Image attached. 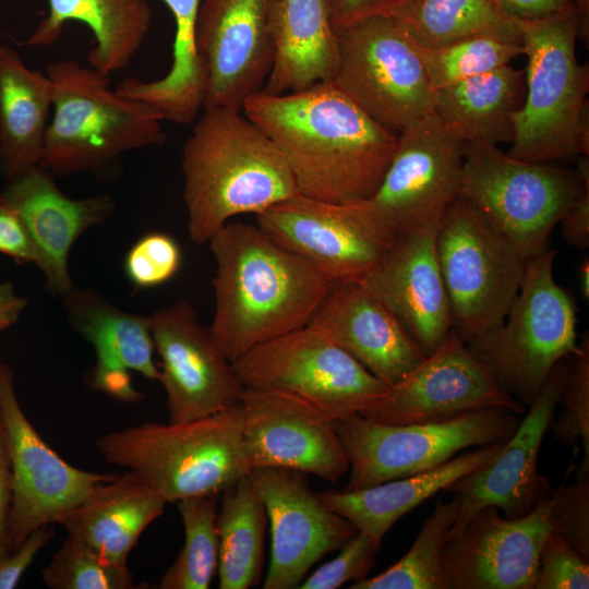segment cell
<instances>
[{"instance_id":"cell-31","label":"cell","mask_w":589,"mask_h":589,"mask_svg":"<svg viewBox=\"0 0 589 589\" xmlns=\"http://www.w3.org/2000/svg\"><path fill=\"white\" fill-rule=\"evenodd\" d=\"M525 94V73L506 64L434 92L433 112L465 143H512Z\"/></svg>"},{"instance_id":"cell-9","label":"cell","mask_w":589,"mask_h":589,"mask_svg":"<svg viewBox=\"0 0 589 589\" xmlns=\"http://www.w3.org/2000/svg\"><path fill=\"white\" fill-rule=\"evenodd\" d=\"M435 250L452 328L460 339L467 342L498 326L520 289L528 260L461 196L437 225Z\"/></svg>"},{"instance_id":"cell-16","label":"cell","mask_w":589,"mask_h":589,"mask_svg":"<svg viewBox=\"0 0 589 589\" xmlns=\"http://www.w3.org/2000/svg\"><path fill=\"white\" fill-rule=\"evenodd\" d=\"M491 407L518 416L527 410L497 385L452 328L432 353L359 414L381 423L409 424Z\"/></svg>"},{"instance_id":"cell-8","label":"cell","mask_w":589,"mask_h":589,"mask_svg":"<svg viewBox=\"0 0 589 589\" xmlns=\"http://www.w3.org/2000/svg\"><path fill=\"white\" fill-rule=\"evenodd\" d=\"M587 184V156L567 170L471 142L466 145L459 196L529 260L549 248L553 228Z\"/></svg>"},{"instance_id":"cell-11","label":"cell","mask_w":589,"mask_h":589,"mask_svg":"<svg viewBox=\"0 0 589 589\" xmlns=\"http://www.w3.org/2000/svg\"><path fill=\"white\" fill-rule=\"evenodd\" d=\"M339 62L332 83L373 120L400 133L433 111L418 45L392 14L336 31Z\"/></svg>"},{"instance_id":"cell-10","label":"cell","mask_w":589,"mask_h":589,"mask_svg":"<svg viewBox=\"0 0 589 589\" xmlns=\"http://www.w3.org/2000/svg\"><path fill=\"white\" fill-rule=\"evenodd\" d=\"M520 419L504 408H482L426 423L387 424L359 413L335 420L350 476L344 490L366 489L430 470L472 446L513 435Z\"/></svg>"},{"instance_id":"cell-17","label":"cell","mask_w":589,"mask_h":589,"mask_svg":"<svg viewBox=\"0 0 589 589\" xmlns=\"http://www.w3.org/2000/svg\"><path fill=\"white\" fill-rule=\"evenodd\" d=\"M149 318L169 422L202 419L239 402L243 386L232 362L190 302L178 301Z\"/></svg>"},{"instance_id":"cell-50","label":"cell","mask_w":589,"mask_h":589,"mask_svg":"<svg viewBox=\"0 0 589 589\" xmlns=\"http://www.w3.org/2000/svg\"><path fill=\"white\" fill-rule=\"evenodd\" d=\"M501 8L517 21H534L577 7L575 0H497Z\"/></svg>"},{"instance_id":"cell-38","label":"cell","mask_w":589,"mask_h":589,"mask_svg":"<svg viewBox=\"0 0 589 589\" xmlns=\"http://www.w3.org/2000/svg\"><path fill=\"white\" fill-rule=\"evenodd\" d=\"M418 45V44H417ZM418 51L433 92L493 71L524 55L521 41L471 37Z\"/></svg>"},{"instance_id":"cell-4","label":"cell","mask_w":589,"mask_h":589,"mask_svg":"<svg viewBox=\"0 0 589 589\" xmlns=\"http://www.w3.org/2000/svg\"><path fill=\"white\" fill-rule=\"evenodd\" d=\"M45 73L52 116L39 165L53 176L100 172L128 152L166 142L161 113L111 89L109 75L71 59L48 63Z\"/></svg>"},{"instance_id":"cell-33","label":"cell","mask_w":589,"mask_h":589,"mask_svg":"<svg viewBox=\"0 0 589 589\" xmlns=\"http://www.w3.org/2000/svg\"><path fill=\"white\" fill-rule=\"evenodd\" d=\"M175 24L172 63L159 80L143 81L130 76L116 91L141 100L161 113L164 120L189 124L203 107L206 77L195 50V24L202 0H163Z\"/></svg>"},{"instance_id":"cell-14","label":"cell","mask_w":589,"mask_h":589,"mask_svg":"<svg viewBox=\"0 0 589 589\" xmlns=\"http://www.w3.org/2000/svg\"><path fill=\"white\" fill-rule=\"evenodd\" d=\"M0 416L12 472L8 543L15 550L35 529L60 522L119 473L76 468L59 456L25 416L11 368L0 362Z\"/></svg>"},{"instance_id":"cell-2","label":"cell","mask_w":589,"mask_h":589,"mask_svg":"<svg viewBox=\"0 0 589 589\" xmlns=\"http://www.w3.org/2000/svg\"><path fill=\"white\" fill-rule=\"evenodd\" d=\"M208 243L216 263L209 328L231 362L308 325L332 284L257 225L229 221Z\"/></svg>"},{"instance_id":"cell-5","label":"cell","mask_w":589,"mask_h":589,"mask_svg":"<svg viewBox=\"0 0 589 589\" xmlns=\"http://www.w3.org/2000/svg\"><path fill=\"white\" fill-rule=\"evenodd\" d=\"M582 14L573 7L551 16L520 21L526 94L507 153L531 163L588 156L589 68L576 56Z\"/></svg>"},{"instance_id":"cell-12","label":"cell","mask_w":589,"mask_h":589,"mask_svg":"<svg viewBox=\"0 0 589 589\" xmlns=\"http://www.w3.org/2000/svg\"><path fill=\"white\" fill-rule=\"evenodd\" d=\"M232 368L243 388L297 396L333 420L360 413L388 390L309 324L252 348L232 361Z\"/></svg>"},{"instance_id":"cell-30","label":"cell","mask_w":589,"mask_h":589,"mask_svg":"<svg viewBox=\"0 0 589 589\" xmlns=\"http://www.w3.org/2000/svg\"><path fill=\"white\" fill-rule=\"evenodd\" d=\"M152 19L147 0H48L47 16L23 44L52 45L67 23H83L95 39L87 52V62L109 75L124 69L141 49Z\"/></svg>"},{"instance_id":"cell-32","label":"cell","mask_w":589,"mask_h":589,"mask_svg":"<svg viewBox=\"0 0 589 589\" xmlns=\"http://www.w3.org/2000/svg\"><path fill=\"white\" fill-rule=\"evenodd\" d=\"M51 110L48 75L0 45V168L8 181L39 165Z\"/></svg>"},{"instance_id":"cell-27","label":"cell","mask_w":589,"mask_h":589,"mask_svg":"<svg viewBox=\"0 0 589 589\" xmlns=\"http://www.w3.org/2000/svg\"><path fill=\"white\" fill-rule=\"evenodd\" d=\"M267 26L275 55L263 92L279 95L332 82L339 49L324 0H271Z\"/></svg>"},{"instance_id":"cell-49","label":"cell","mask_w":589,"mask_h":589,"mask_svg":"<svg viewBox=\"0 0 589 589\" xmlns=\"http://www.w3.org/2000/svg\"><path fill=\"white\" fill-rule=\"evenodd\" d=\"M12 501L11 460L4 428L0 416V560L10 553L8 543L9 518Z\"/></svg>"},{"instance_id":"cell-21","label":"cell","mask_w":589,"mask_h":589,"mask_svg":"<svg viewBox=\"0 0 589 589\" xmlns=\"http://www.w3.org/2000/svg\"><path fill=\"white\" fill-rule=\"evenodd\" d=\"M568 368L569 357L554 366L513 435L484 466L458 478L444 490L460 500L452 527L461 525L486 506L502 510L507 518L521 517L549 495V482L538 472V458Z\"/></svg>"},{"instance_id":"cell-37","label":"cell","mask_w":589,"mask_h":589,"mask_svg":"<svg viewBox=\"0 0 589 589\" xmlns=\"http://www.w3.org/2000/svg\"><path fill=\"white\" fill-rule=\"evenodd\" d=\"M217 496L199 495L177 502L184 527V544L163 575L158 588H209L218 570Z\"/></svg>"},{"instance_id":"cell-53","label":"cell","mask_w":589,"mask_h":589,"mask_svg":"<svg viewBox=\"0 0 589 589\" xmlns=\"http://www.w3.org/2000/svg\"><path fill=\"white\" fill-rule=\"evenodd\" d=\"M575 2L582 15L588 12L589 0H575Z\"/></svg>"},{"instance_id":"cell-23","label":"cell","mask_w":589,"mask_h":589,"mask_svg":"<svg viewBox=\"0 0 589 589\" xmlns=\"http://www.w3.org/2000/svg\"><path fill=\"white\" fill-rule=\"evenodd\" d=\"M53 175L36 165L8 181L2 192L21 216L33 241L37 263L48 289L65 297L75 285L69 272V254L89 228L106 223L116 211L104 193L83 199L64 194Z\"/></svg>"},{"instance_id":"cell-25","label":"cell","mask_w":589,"mask_h":589,"mask_svg":"<svg viewBox=\"0 0 589 589\" xmlns=\"http://www.w3.org/2000/svg\"><path fill=\"white\" fill-rule=\"evenodd\" d=\"M435 231L424 229L395 238L383 262L360 280L397 317L425 356L452 329Z\"/></svg>"},{"instance_id":"cell-46","label":"cell","mask_w":589,"mask_h":589,"mask_svg":"<svg viewBox=\"0 0 589 589\" xmlns=\"http://www.w3.org/2000/svg\"><path fill=\"white\" fill-rule=\"evenodd\" d=\"M53 536L55 530L50 525L39 527L32 531L15 550L0 560V589L15 588L24 572Z\"/></svg>"},{"instance_id":"cell-52","label":"cell","mask_w":589,"mask_h":589,"mask_svg":"<svg viewBox=\"0 0 589 589\" xmlns=\"http://www.w3.org/2000/svg\"><path fill=\"white\" fill-rule=\"evenodd\" d=\"M579 289L584 300L589 299V260L584 257L577 266Z\"/></svg>"},{"instance_id":"cell-40","label":"cell","mask_w":589,"mask_h":589,"mask_svg":"<svg viewBox=\"0 0 589 589\" xmlns=\"http://www.w3.org/2000/svg\"><path fill=\"white\" fill-rule=\"evenodd\" d=\"M560 412L552 420L555 437L567 446L584 448L580 464L589 469V339L584 337L569 356V368L558 399Z\"/></svg>"},{"instance_id":"cell-43","label":"cell","mask_w":589,"mask_h":589,"mask_svg":"<svg viewBox=\"0 0 589 589\" xmlns=\"http://www.w3.org/2000/svg\"><path fill=\"white\" fill-rule=\"evenodd\" d=\"M380 544L368 536L356 532L340 545L336 557L306 576L300 589H336L347 581L366 577L375 561Z\"/></svg>"},{"instance_id":"cell-7","label":"cell","mask_w":589,"mask_h":589,"mask_svg":"<svg viewBox=\"0 0 589 589\" xmlns=\"http://www.w3.org/2000/svg\"><path fill=\"white\" fill-rule=\"evenodd\" d=\"M555 256L548 248L529 259L503 322L465 342L497 385L527 407L554 366L578 349L576 305L554 279Z\"/></svg>"},{"instance_id":"cell-19","label":"cell","mask_w":589,"mask_h":589,"mask_svg":"<svg viewBox=\"0 0 589 589\" xmlns=\"http://www.w3.org/2000/svg\"><path fill=\"white\" fill-rule=\"evenodd\" d=\"M271 529V558L263 589L299 588L311 567L357 530L330 509L301 471L264 467L248 473Z\"/></svg>"},{"instance_id":"cell-35","label":"cell","mask_w":589,"mask_h":589,"mask_svg":"<svg viewBox=\"0 0 589 589\" xmlns=\"http://www.w3.org/2000/svg\"><path fill=\"white\" fill-rule=\"evenodd\" d=\"M392 15L422 47L481 36L521 41L519 21L497 0H405Z\"/></svg>"},{"instance_id":"cell-1","label":"cell","mask_w":589,"mask_h":589,"mask_svg":"<svg viewBox=\"0 0 589 589\" xmlns=\"http://www.w3.org/2000/svg\"><path fill=\"white\" fill-rule=\"evenodd\" d=\"M243 113L275 144L300 194L333 203L370 199L395 153L398 134L366 115L332 82L250 96Z\"/></svg>"},{"instance_id":"cell-18","label":"cell","mask_w":589,"mask_h":589,"mask_svg":"<svg viewBox=\"0 0 589 589\" xmlns=\"http://www.w3.org/2000/svg\"><path fill=\"white\" fill-rule=\"evenodd\" d=\"M550 507V494L517 518L486 506L452 527L443 550L446 589H534L542 544L552 530Z\"/></svg>"},{"instance_id":"cell-13","label":"cell","mask_w":589,"mask_h":589,"mask_svg":"<svg viewBox=\"0 0 589 589\" xmlns=\"http://www.w3.org/2000/svg\"><path fill=\"white\" fill-rule=\"evenodd\" d=\"M466 145L431 111L398 134L380 185L360 203L394 238L436 229L459 196Z\"/></svg>"},{"instance_id":"cell-3","label":"cell","mask_w":589,"mask_h":589,"mask_svg":"<svg viewBox=\"0 0 589 589\" xmlns=\"http://www.w3.org/2000/svg\"><path fill=\"white\" fill-rule=\"evenodd\" d=\"M181 167L187 229L196 244L238 215H257L299 194L272 140L230 107L204 108L184 142Z\"/></svg>"},{"instance_id":"cell-6","label":"cell","mask_w":589,"mask_h":589,"mask_svg":"<svg viewBox=\"0 0 589 589\" xmlns=\"http://www.w3.org/2000/svg\"><path fill=\"white\" fill-rule=\"evenodd\" d=\"M240 404L182 423L146 422L100 436L107 464L139 472L167 503L219 495L250 467L242 447Z\"/></svg>"},{"instance_id":"cell-15","label":"cell","mask_w":589,"mask_h":589,"mask_svg":"<svg viewBox=\"0 0 589 589\" xmlns=\"http://www.w3.org/2000/svg\"><path fill=\"white\" fill-rule=\"evenodd\" d=\"M256 223L332 283L362 280L395 241L360 202L333 203L300 193L257 214Z\"/></svg>"},{"instance_id":"cell-51","label":"cell","mask_w":589,"mask_h":589,"mask_svg":"<svg viewBox=\"0 0 589 589\" xmlns=\"http://www.w3.org/2000/svg\"><path fill=\"white\" fill-rule=\"evenodd\" d=\"M27 305L11 283H0V334L13 325Z\"/></svg>"},{"instance_id":"cell-42","label":"cell","mask_w":589,"mask_h":589,"mask_svg":"<svg viewBox=\"0 0 589 589\" xmlns=\"http://www.w3.org/2000/svg\"><path fill=\"white\" fill-rule=\"evenodd\" d=\"M550 525L585 560L589 561V469L579 467L574 483L550 494Z\"/></svg>"},{"instance_id":"cell-34","label":"cell","mask_w":589,"mask_h":589,"mask_svg":"<svg viewBox=\"0 0 589 589\" xmlns=\"http://www.w3.org/2000/svg\"><path fill=\"white\" fill-rule=\"evenodd\" d=\"M220 494L216 517L219 588L255 587L264 564L265 506L248 474Z\"/></svg>"},{"instance_id":"cell-36","label":"cell","mask_w":589,"mask_h":589,"mask_svg":"<svg viewBox=\"0 0 589 589\" xmlns=\"http://www.w3.org/2000/svg\"><path fill=\"white\" fill-rule=\"evenodd\" d=\"M460 500H438L408 552L385 572L354 581L350 589H446L443 550Z\"/></svg>"},{"instance_id":"cell-22","label":"cell","mask_w":589,"mask_h":589,"mask_svg":"<svg viewBox=\"0 0 589 589\" xmlns=\"http://www.w3.org/2000/svg\"><path fill=\"white\" fill-rule=\"evenodd\" d=\"M271 0H202L195 50L206 77L203 108L242 110L263 89L274 61L267 26Z\"/></svg>"},{"instance_id":"cell-44","label":"cell","mask_w":589,"mask_h":589,"mask_svg":"<svg viewBox=\"0 0 589 589\" xmlns=\"http://www.w3.org/2000/svg\"><path fill=\"white\" fill-rule=\"evenodd\" d=\"M589 564L561 534L550 531L539 556L534 589H588Z\"/></svg>"},{"instance_id":"cell-29","label":"cell","mask_w":589,"mask_h":589,"mask_svg":"<svg viewBox=\"0 0 589 589\" xmlns=\"http://www.w3.org/2000/svg\"><path fill=\"white\" fill-rule=\"evenodd\" d=\"M506 441V440H505ZM505 441L453 457L430 470L366 489L318 492L321 500L346 518L358 532L381 545L395 522L458 478L484 466Z\"/></svg>"},{"instance_id":"cell-24","label":"cell","mask_w":589,"mask_h":589,"mask_svg":"<svg viewBox=\"0 0 589 589\" xmlns=\"http://www.w3.org/2000/svg\"><path fill=\"white\" fill-rule=\"evenodd\" d=\"M309 325L388 387L426 357L397 317L360 280L332 283Z\"/></svg>"},{"instance_id":"cell-48","label":"cell","mask_w":589,"mask_h":589,"mask_svg":"<svg viewBox=\"0 0 589 589\" xmlns=\"http://www.w3.org/2000/svg\"><path fill=\"white\" fill-rule=\"evenodd\" d=\"M562 237L575 248L585 250L589 247V184L573 202L562 216Z\"/></svg>"},{"instance_id":"cell-39","label":"cell","mask_w":589,"mask_h":589,"mask_svg":"<svg viewBox=\"0 0 589 589\" xmlns=\"http://www.w3.org/2000/svg\"><path fill=\"white\" fill-rule=\"evenodd\" d=\"M51 589H134L128 565L115 564L83 541L69 536L41 570Z\"/></svg>"},{"instance_id":"cell-20","label":"cell","mask_w":589,"mask_h":589,"mask_svg":"<svg viewBox=\"0 0 589 589\" xmlns=\"http://www.w3.org/2000/svg\"><path fill=\"white\" fill-rule=\"evenodd\" d=\"M242 447L250 467L287 468L336 483L348 470L335 420L303 399L243 388Z\"/></svg>"},{"instance_id":"cell-26","label":"cell","mask_w":589,"mask_h":589,"mask_svg":"<svg viewBox=\"0 0 589 589\" xmlns=\"http://www.w3.org/2000/svg\"><path fill=\"white\" fill-rule=\"evenodd\" d=\"M62 300L72 326L95 349L93 389L120 401L141 400L143 395L133 387L130 372L160 380L149 316L125 312L100 294L76 287Z\"/></svg>"},{"instance_id":"cell-47","label":"cell","mask_w":589,"mask_h":589,"mask_svg":"<svg viewBox=\"0 0 589 589\" xmlns=\"http://www.w3.org/2000/svg\"><path fill=\"white\" fill-rule=\"evenodd\" d=\"M405 0H324L335 32L358 21L392 14Z\"/></svg>"},{"instance_id":"cell-41","label":"cell","mask_w":589,"mask_h":589,"mask_svg":"<svg viewBox=\"0 0 589 589\" xmlns=\"http://www.w3.org/2000/svg\"><path fill=\"white\" fill-rule=\"evenodd\" d=\"M182 252L168 233L149 232L141 237L128 251L124 272L137 288H153L166 284L179 272Z\"/></svg>"},{"instance_id":"cell-45","label":"cell","mask_w":589,"mask_h":589,"mask_svg":"<svg viewBox=\"0 0 589 589\" xmlns=\"http://www.w3.org/2000/svg\"><path fill=\"white\" fill-rule=\"evenodd\" d=\"M0 253L17 264L37 263L28 231L17 211L2 193H0Z\"/></svg>"},{"instance_id":"cell-28","label":"cell","mask_w":589,"mask_h":589,"mask_svg":"<svg viewBox=\"0 0 589 589\" xmlns=\"http://www.w3.org/2000/svg\"><path fill=\"white\" fill-rule=\"evenodd\" d=\"M166 500L136 471L99 484L61 522L106 560L128 565L146 527L165 510Z\"/></svg>"}]
</instances>
